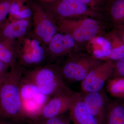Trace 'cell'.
<instances>
[{
	"instance_id": "7c38bea8",
	"label": "cell",
	"mask_w": 124,
	"mask_h": 124,
	"mask_svg": "<svg viewBox=\"0 0 124 124\" xmlns=\"http://www.w3.org/2000/svg\"><path fill=\"white\" fill-rule=\"evenodd\" d=\"M75 92L59 94L50 98L38 118L48 119L63 115L69 111Z\"/></svg>"
},
{
	"instance_id": "484cf974",
	"label": "cell",
	"mask_w": 124,
	"mask_h": 124,
	"mask_svg": "<svg viewBox=\"0 0 124 124\" xmlns=\"http://www.w3.org/2000/svg\"><path fill=\"white\" fill-rule=\"evenodd\" d=\"M10 67L0 60V81L6 75Z\"/></svg>"
},
{
	"instance_id": "83f0119b",
	"label": "cell",
	"mask_w": 124,
	"mask_h": 124,
	"mask_svg": "<svg viewBox=\"0 0 124 124\" xmlns=\"http://www.w3.org/2000/svg\"><path fill=\"white\" fill-rule=\"evenodd\" d=\"M0 122V124H8V122H5V121H2L3 122Z\"/></svg>"
},
{
	"instance_id": "3957f363",
	"label": "cell",
	"mask_w": 124,
	"mask_h": 124,
	"mask_svg": "<svg viewBox=\"0 0 124 124\" xmlns=\"http://www.w3.org/2000/svg\"><path fill=\"white\" fill-rule=\"evenodd\" d=\"M17 62L26 69L36 68L48 63L46 47L31 32L16 41Z\"/></svg>"
},
{
	"instance_id": "4316f807",
	"label": "cell",
	"mask_w": 124,
	"mask_h": 124,
	"mask_svg": "<svg viewBox=\"0 0 124 124\" xmlns=\"http://www.w3.org/2000/svg\"><path fill=\"white\" fill-rule=\"evenodd\" d=\"M42 2H49V1H52L53 0H41Z\"/></svg>"
},
{
	"instance_id": "6da1fadb",
	"label": "cell",
	"mask_w": 124,
	"mask_h": 124,
	"mask_svg": "<svg viewBox=\"0 0 124 124\" xmlns=\"http://www.w3.org/2000/svg\"><path fill=\"white\" fill-rule=\"evenodd\" d=\"M23 71V67L17 62L0 81V116L20 123L26 119L19 86Z\"/></svg>"
},
{
	"instance_id": "f546056e",
	"label": "cell",
	"mask_w": 124,
	"mask_h": 124,
	"mask_svg": "<svg viewBox=\"0 0 124 124\" xmlns=\"http://www.w3.org/2000/svg\"><path fill=\"white\" fill-rule=\"evenodd\" d=\"M20 0L22 1H24V2H26V0Z\"/></svg>"
},
{
	"instance_id": "5b68a950",
	"label": "cell",
	"mask_w": 124,
	"mask_h": 124,
	"mask_svg": "<svg viewBox=\"0 0 124 124\" xmlns=\"http://www.w3.org/2000/svg\"><path fill=\"white\" fill-rule=\"evenodd\" d=\"M41 5L55 22L82 17L98 18L102 16L100 11L77 0H53L42 2Z\"/></svg>"
},
{
	"instance_id": "7402d4cb",
	"label": "cell",
	"mask_w": 124,
	"mask_h": 124,
	"mask_svg": "<svg viewBox=\"0 0 124 124\" xmlns=\"http://www.w3.org/2000/svg\"><path fill=\"white\" fill-rule=\"evenodd\" d=\"M14 0H0V28L8 20L11 5Z\"/></svg>"
},
{
	"instance_id": "277c9868",
	"label": "cell",
	"mask_w": 124,
	"mask_h": 124,
	"mask_svg": "<svg viewBox=\"0 0 124 124\" xmlns=\"http://www.w3.org/2000/svg\"><path fill=\"white\" fill-rule=\"evenodd\" d=\"M58 31L71 36L77 43H88L98 35L101 25L96 18L82 17L56 22Z\"/></svg>"
},
{
	"instance_id": "ffe728a7",
	"label": "cell",
	"mask_w": 124,
	"mask_h": 124,
	"mask_svg": "<svg viewBox=\"0 0 124 124\" xmlns=\"http://www.w3.org/2000/svg\"><path fill=\"white\" fill-rule=\"evenodd\" d=\"M108 35L111 42L112 48L108 60L115 62L124 58V42L112 31Z\"/></svg>"
},
{
	"instance_id": "30bf717a",
	"label": "cell",
	"mask_w": 124,
	"mask_h": 124,
	"mask_svg": "<svg viewBox=\"0 0 124 124\" xmlns=\"http://www.w3.org/2000/svg\"><path fill=\"white\" fill-rule=\"evenodd\" d=\"M77 43L70 35L58 31L46 46L48 63L59 61L76 51Z\"/></svg>"
},
{
	"instance_id": "cb8c5ba5",
	"label": "cell",
	"mask_w": 124,
	"mask_h": 124,
	"mask_svg": "<svg viewBox=\"0 0 124 124\" xmlns=\"http://www.w3.org/2000/svg\"><path fill=\"white\" fill-rule=\"evenodd\" d=\"M124 77V58L114 62V68L112 77Z\"/></svg>"
},
{
	"instance_id": "2e32d148",
	"label": "cell",
	"mask_w": 124,
	"mask_h": 124,
	"mask_svg": "<svg viewBox=\"0 0 124 124\" xmlns=\"http://www.w3.org/2000/svg\"><path fill=\"white\" fill-rule=\"evenodd\" d=\"M113 27L124 23V0H107L101 11Z\"/></svg>"
},
{
	"instance_id": "f1b7e54d",
	"label": "cell",
	"mask_w": 124,
	"mask_h": 124,
	"mask_svg": "<svg viewBox=\"0 0 124 124\" xmlns=\"http://www.w3.org/2000/svg\"><path fill=\"white\" fill-rule=\"evenodd\" d=\"M120 101H121V102L123 103V104L124 105V98L123 99H122V100H119Z\"/></svg>"
},
{
	"instance_id": "9a60e30c",
	"label": "cell",
	"mask_w": 124,
	"mask_h": 124,
	"mask_svg": "<svg viewBox=\"0 0 124 124\" xmlns=\"http://www.w3.org/2000/svg\"><path fill=\"white\" fill-rule=\"evenodd\" d=\"M88 44L90 55L98 60H108L112 48L111 42L108 34L106 37L97 36Z\"/></svg>"
},
{
	"instance_id": "603a6c76",
	"label": "cell",
	"mask_w": 124,
	"mask_h": 124,
	"mask_svg": "<svg viewBox=\"0 0 124 124\" xmlns=\"http://www.w3.org/2000/svg\"><path fill=\"white\" fill-rule=\"evenodd\" d=\"M101 12L107 0H77Z\"/></svg>"
},
{
	"instance_id": "e0dca14e",
	"label": "cell",
	"mask_w": 124,
	"mask_h": 124,
	"mask_svg": "<svg viewBox=\"0 0 124 124\" xmlns=\"http://www.w3.org/2000/svg\"><path fill=\"white\" fill-rule=\"evenodd\" d=\"M104 124H124V105L119 100H110Z\"/></svg>"
},
{
	"instance_id": "9c48e42d",
	"label": "cell",
	"mask_w": 124,
	"mask_h": 124,
	"mask_svg": "<svg viewBox=\"0 0 124 124\" xmlns=\"http://www.w3.org/2000/svg\"><path fill=\"white\" fill-rule=\"evenodd\" d=\"M114 62L110 60L102 61L92 69L81 83L83 93L103 89L108 80L112 77Z\"/></svg>"
},
{
	"instance_id": "8992f818",
	"label": "cell",
	"mask_w": 124,
	"mask_h": 124,
	"mask_svg": "<svg viewBox=\"0 0 124 124\" xmlns=\"http://www.w3.org/2000/svg\"><path fill=\"white\" fill-rule=\"evenodd\" d=\"M102 61L90 54L76 51L67 56L59 64L64 81L81 82L93 68Z\"/></svg>"
},
{
	"instance_id": "44dd1931",
	"label": "cell",
	"mask_w": 124,
	"mask_h": 124,
	"mask_svg": "<svg viewBox=\"0 0 124 124\" xmlns=\"http://www.w3.org/2000/svg\"><path fill=\"white\" fill-rule=\"evenodd\" d=\"M33 121V124H70L71 120L69 116L63 115L48 119L37 118Z\"/></svg>"
},
{
	"instance_id": "d4e9b609",
	"label": "cell",
	"mask_w": 124,
	"mask_h": 124,
	"mask_svg": "<svg viewBox=\"0 0 124 124\" xmlns=\"http://www.w3.org/2000/svg\"><path fill=\"white\" fill-rule=\"evenodd\" d=\"M112 31L124 43V23L113 27Z\"/></svg>"
},
{
	"instance_id": "ac0fdd59",
	"label": "cell",
	"mask_w": 124,
	"mask_h": 124,
	"mask_svg": "<svg viewBox=\"0 0 124 124\" xmlns=\"http://www.w3.org/2000/svg\"><path fill=\"white\" fill-rule=\"evenodd\" d=\"M16 41L0 38V60L10 67L17 62Z\"/></svg>"
},
{
	"instance_id": "ba28073f",
	"label": "cell",
	"mask_w": 124,
	"mask_h": 124,
	"mask_svg": "<svg viewBox=\"0 0 124 124\" xmlns=\"http://www.w3.org/2000/svg\"><path fill=\"white\" fill-rule=\"evenodd\" d=\"M31 6L32 11V33L46 47L58 32L57 23L41 5L33 2Z\"/></svg>"
},
{
	"instance_id": "8fae6325",
	"label": "cell",
	"mask_w": 124,
	"mask_h": 124,
	"mask_svg": "<svg viewBox=\"0 0 124 124\" xmlns=\"http://www.w3.org/2000/svg\"><path fill=\"white\" fill-rule=\"evenodd\" d=\"M83 94L84 102L98 124H104L107 109L110 100L107 94L103 89Z\"/></svg>"
},
{
	"instance_id": "4fadbf2b",
	"label": "cell",
	"mask_w": 124,
	"mask_h": 124,
	"mask_svg": "<svg viewBox=\"0 0 124 124\" xmlns=\"http://www.w3.org/2000/svg\"><path fill=\"white\" fill-rule=\"evenodd\" d=\"M83 93H75L69 110V116L73 124H98L83 100Z\"/></svg>"
},
{
	"instance_id": "7a4b0ae2",
	"label": "cell",
	"mask_w": 124,
	"mask_h": 124,
	"mask_svg": "<svg viewBox=\"0 0 124 124\" xmlns=\"http://www.w3.org/2000/svg\"><path fill=\"white\" fill-rule=\"evenodd\" d=\"M23 76L43 94L50 98L59 94L73 92L66 85L58 63H47L33 69L23 68Z\"/></svg>"
},
{
	"instance_id": "52a82bcc",
	"label": "cell",
	"mask_w": 124,
	"mask_h": 124,
	"mask_svg": "<svg viewBox=\"0 0 124 124\" xmlns=\"http://www.w3.org/2000/svg\"><path fill=\"white\" fill-rule=\"evenodd\" d=\"M19 86L24 116L32 120L35 119L39 117L42 108L50 98L43 94L23 75Z\"/></svg>"
},
{
	"instance_id": "d6986e66",
	"label": "cell",
	"mask_w": 124,
	"mask_h": 124,
	"mask_svg": "<svg viewBox=\"0 0 124 124\" xmlns=\"http://www.w3.org/2000/svg\"><path fill=\"white\" fill-rule=\"evenodd\" d=\"M107 92L119 100L124 98V77H111L106 83Z\"/></svg>"
},
{
	"instance_id": "5bb4252c",
	"label": "cell",
	"mask_w": 124,
	"mask_h": 124,
	"mask_svg": "<svg viewBox=\"0 0 124 124\" xmlns=\"http://www.w3.org/2000/svg\"><path fill=\"white\" fill-rule=\"evenodd\" d=\"M31 20L22 19L13 21L7 20L0 28V38L16 40L31 32L32 23Z\"/></svg>"
}]
</instances>
